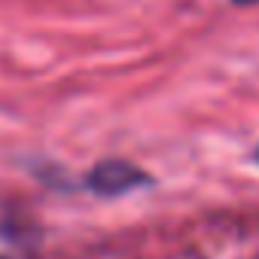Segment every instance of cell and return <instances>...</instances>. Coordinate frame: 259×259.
Segmentation results:
<instances>
[{"mask_svg":"<svg viewBox=\"0 0 259 259\" xmlns=\"http://www.w3.org/2000/svg\"><path fill=\"white\" fill-rule=\"evenodd\" d=\"M43 232L16 201L0 198V259H37Z\"/></svg>","mask_w":259,"mask_h":259,"instance_id":"6da1fadb","label":"cell"},{"mask_svg":"<svg viewBox=\"0 0 259 259\" xmlns=\"http://www.w3.org/2000/svg\"><path fill=\"white\" fill-rule=\"evenodd\" d=\"M238 4H256V0H238Z\"/></svg>","mask_w":259,"mask_h":259,"instance_id":"3957f363","label":"cell"},{"mask_svg":"<svg viewBox=\"0 0 259 259\" xmlns=\"http://www.w3.org/2000/svg\"><path fill=\"white\" fill-rule=\"evenodd\" d=\"M256 162H259V147H256Z\"/></svg>","mask_w":259,"mask_h":259,"instance_id":"277c9868","label":"cell"},{"mask_svg":"<svg viewBox=\"0 0 259 259\" xmlns=\"http://www.w3.org/2000/svg\"><path fill=\"white\" fill-rule=\"evenodd\" d=\"M150 174L132 162H125V159H104L98 162L89 177H85V186L101 195V198H119L125 192H135L141 186H150Z\"/></svg>","mask_w":259,"mask_h":259,"instance_id":"7a4b0ae2","label":"cell"}]
</instances>
